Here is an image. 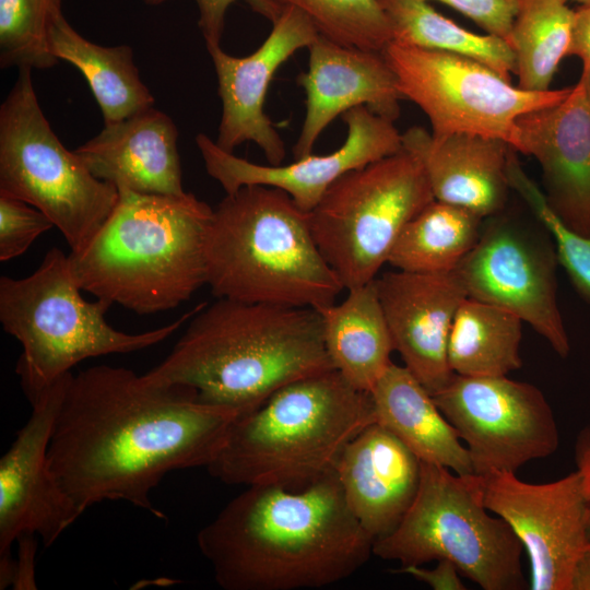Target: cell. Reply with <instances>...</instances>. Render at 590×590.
<instances>
[{
	"label": "cell",
	"instance_id": "6da1fadb",
	"mask_svg": "<svg viewBox=\"0 0 590 590\" xmlns=\"http://www.w3.org/2000/svg\"><path fill=\"white\" fill-rule=\"evenodd\" d=\"M239 413L180 385L97 365L71 374L48 447L50 469L84 512L123 500L163 518L150 494L172 471L208 467Z\"/></svg>",
	"mask_w": 590,
	"mask_h": 590
},
{
	"label": "cell",
	"instance_id": "7a4b0ae2",
	"mask_svg": "<svg viewBox=\"0 0 590 590\" xmlns=\"http://www.w3.org/2000/svg\"><path fill=\"white\" fill-rule=\"evenodd\" d=\"M197 543L225 590H298L355 574L374 539L333 471L299 489L247 486L198 532Z\"/></svg>",
	"mask_w": 590,
	"mask_h": 590
},
{
	"label": "cell",
	"instance_id": "3957f363",
	"mask_svg": "<svg viewBox=\"0 0 590 590\" xmlns=\"http://www.w3.org/2000/svg\"><path fill=\"white\" fill-rule=\"evenodd\" d=\"M334 369L317 309L216 298L203 304L167 357L142 375L247 413L281 387Z\"/></svg>",
	"mask_w": 590,
	"mask_h": 590
},
{
	"label": "cell",
	"instance_id": "277c9868",
	"mask_svg": "<svg viewBox=\"0 0 590 590\" xmlns=\"http://www.w3.org/2000/svg\"><path fill=\"white\" fill-rule=\"evenodd\" d=\"M118 202L88 245L68 255L84 292L135 314L173 309L206 284L213 209L196 196L118 190Z\"/></svg>",
	"mask_w": 590,
	"mask_h": 590
},
{
	"label": "cell",
	"instance_id": "5b68a950",
	"mask_svg": "<svg viewBox=\"0 0 590 590\" xmlns=\"http://www.w3.org/2000/svg\"><path fill=\"white\" fill-rule=\"evenodd\" d=\"M373 423L369 392L337 369L317 373L237 416L206 468L226 484L299 489L333 472L346 445Z\"/></svg>",
	"mask_w": 590,
	"mask_h": 590
},
{
	"label": "cell",
	"instance_id": "8992f818",
	"mask_svg": "<svg viewBox=\"0 0 590 590\" xmlns=\"http://www.w3.org/2000/svg\"><path fill=\"white\" fill-rule=\"evenodd\" d=\"M205 258L216 298L320 310L344 290L314 239L308 212L271 186L226 193L213 210Z\"/></svg>",
	"mask_w": 590,
	"mask_h": 590
},
{
	"label": "cell",
	"instance_id": "52a82bcc",
	"mask_svg": "<svg viewBox=\"0 0 590 590\" xmlns=\"http://www.w3.org/2000/svg\"><path fill=\"white\" fill-rule=\"evenodd\" d=\"M81 291L68 255L57 247L47 251L31 275L0 279V322L22 345L15 371L31 404L80 362L155 345L203 305L161 328L127 333L107 322L110 304L88 302Z\"/></svg>",
	"mask_w": 590,
	"mask_h": 590
},
{
	"label": "cell",
	"instance_id": "ba28073f",
	"mask_svg": "<svg viewBox=\"0 0 590 590\" xmlns=\"http://www.w3.org/2000/svg\"><path fill=\"white\" fill-rule=\"evenodd\" d=\"M421 480L396 529L374 541L373 554L401 567L448 559L484 590H522L523 546L484 504L479 475L421 461Z\"/></svg>",
	"mask_w": 590,
	"mask_h": 590
},
{
	"label": "cell",
	"instance_id": "9c48e42d",
	"mask_svg": "<svg viewBox=\"0 0 590 590\" xmlns=\"http://www.w3.org/2000/svg\"><path fill=\"white\" fill-rule=\"evenodd\" d=\"M31 71L19 69L0 107V192L42 211L78 252L104 225L119 191L61 143L40 108Z\"/></svg>",
	"mask_w": 590,
	"mask_h": 590
},
{
	"label": "cell",
	"instance_id": "30bf717a",
	"mask_svg": "<svg viewBox=\"0 0 590 590\" xmlns=\"http://www.w3.org/2000/svg\"><path fill=\"white\" fill-rule=\"evenodd\" d=\"M433 200L420 158L402 148L333 182L308 212L309 225L349 290L377 278L403 227Z\"/></svg>",
	"mask_w": 590,
	"mask_h": 590
},
{
	"label": "cell",
	"instance_id": "8fae6325",
	"mask_svg": "<svg viewBox=\"0 0 590 590\" xmlns=\"http://www.w3.org/2000/svg\"><path fill=\"white\" fill-rule=\"evenodd\" d=\"M382 54L403 98L428 117L434 139L471 133L511 146L520 116L562 102L571 90L528 91L474 59L397 42Z\"/></svg>",
	"mask_w": 590,
	"mask_h": 590
},
{
	"label": "cell",
	"instance_id": "7c38bea8",
	"mask_svg": "<svg viewBox=\"0 0 590 590\" xmlns=\"http://www.w3.org/2000/svg\"><path fill=\"white\" fill-rule=\"evenodd\" d=\"M433 398L464 442L479 476L516 473L559 447L553 410L532 384L455 374Z\"/></svg>",
	"mask_w": 590,
	"mask_h": 590
},
{
	"label": "cell",
	"instance_id": "4fadbf2b",
	"mask_svg": "<svg viewBox=\"0 0 590 590\" xmlns=\"http://www.w3.org/2000/svg\"><path fill=\"white\" fill-rule=\"evenodd\" d=\"M485 220L455 269L468 297L514 312L566 358L570 342L557 304L555 246L498 214Z\"/></svg>",
	"mask_w": 590,
	"mask_h": 590
},
{
	"label": "cell",
	"instance_id": "5bb4252c",
	"mask_svg": "<svg viewBox=\"0 0 590 590\" xmlns=\"http://www.w3.org/2000/svg\"><path fill=\"white\" fill-rule=\"evenodd\" d=\"M485 507L504 519L530 562L532 590H573L577 565L590 541L583 479L576 471L547 483L516 473L480 476Z\"/></svg>",
	"mask_w": 590,
	"mask_h": 590
},
{
	"label": "cell",
	"instance_id": "9a60e30c",
	"mask_svg": "<svg viewBox=\"0 0 590 590\" xmlns=\"http://www.w3.org/2000/svg\"><path fill=\"white\" fill-rule=\"evenodd\" d=\"M61 377L32 405V413L0 460V588L13 586L11 547L23 536L45 547L83 514L54 475L48 447L69 376Z\"/></svg>",
	"mask_w": 590,
	"mask_h": 590
},
{
	"label": "cell",
	"instance_id": "2e32d148",
	"mask_svg": "<svg viewBox=\"0 0 590 590\" xmlns=\"http://www.w3.org/2000/svg\"><path fill=\"white\" fill-rule=\"evenodd\" d=\"M346 139L332 153H312L290 164L261 165L221 149L203 133L196 137L206 173L226 193L240 187L264 185L285 191L295 203L310 212L328 188L346 173L399 152L402 133L394 121L358 106L345 111Z\"/></svg>",
	"mask_w": 590,
	"mask_h": 590
},
{
	"label": "cell",
	"instance_id": "e0dca14e",
	"mask_svg": "<svg viewBox=\"0 0 590 590\" xmlns=\"http://www.w3.org/2000/svg\"><path fill=\"white\" fill-rule=\"evenodd\" d=\"M309 20L297 9L284 7L260 47L246 57L225 52L221 46L206 48L217 78L222 116L216 144L233 152L253 142L271 165L285 158V144L263 110L270 82L276 70L297 50L318 37Z\"/></svg>",
	"mask_w": 590,
	"mask_h": 590
},
{
	"label": "cell",
	"instance_id": "ac0fdd59",
	"mask_svg": "<svg viewBox=\"0 0 590 590\" xmlns=\"http://www.w3.org/2000/svg\"><path fill=\"white\" fill-rule=\"evenodd\" d=\"M393 349L433 396L455 375L448 340L456 312L468 297L457 272L387 271L374 280Z\"/></svg>",
	"mask_w": 590,
	"mask_h": 590
},
{
	"label": "cell",
	"instance_id": "d6986e66",
	"mask_svg": "<svg viewBox=\"0 0 590 590\" xmlns=\"http://www.w3.org/2000/svg\"><path fill=\"white\" fill-rule=\"evenodd\" d=\"M511 148L538 161L543 194L559 220L590 236V102L580 84L562 102L520 116Z\"/></svg>",
	"mask_w": 590,
	"mask_h": 590
},
{
	"label": "cell",
	"instance_id": "ffe728a7",
	"mask_svg": "<svg viewBox=\"0 0 590 590\" xmlns=\"http://www.w3.org/2000/svg\"><path fill=\"white\" fill-rule=\"evenodd\" d=\"M308 70L298 76L306 93V116L293 148L294 158L312 153L315 143L339 115L366 106L396 120L404 99L382 52L347 47L318 36L308 46Z\"/></svg>",
	"mask_w": 590,
	"mask_h": 590
},
{
	"label": "cell",
	"instance_id": "44dd1931",
	"mask_svg": "<svg viewBox=\"0 0 590 590\" xmlns=\"http://www.w3.org/2000/svg\"><path fill=\"white\" fill-rule=\"evenodd\" d=\"M421 460L384 426L373 423L344 448L335 474L345 500L375 540L392 532L410 508Z\"/></svg>",
	"mask_w": 590,
	"mask_h": 590
},
{
	"label": "cell",
	"instance_id": "7402d4cb",
	"mask_svg": "<svg viewBox=\"0 0 590 590\" xmlns=\"http://www.w3.org/2000/svg\"><path fill=\"white\" fill-rule=\"evenodd\" d=\"M178 130L152 107L103 130L74 152L98 179L118 190L179 196L182 188Z\"/></svg>",
	"mask_w": 590,
	"mask_h": 590
},
{
	"label": "cell",
	"instance_id": "603a6c76",
	"mask_svg": "<svg viewBox=\"0 0 590 590\" xmlns=\"http://www.w3.org/2000/svg\"><path fill=\"white\" fill-rule=\"evenodd\" d=\"M402 146L420 158L435 200L484 220L505 208L514 149L506 141L471 133L434 139L424 128L412 127L402 133Z\"/></svg>",
	"mask_w": 590,
	"mask_h": 590
},
{
	"label": "cell",
	"instance_id": "cb8c5ba5",
	"mask_svg": "<svg viewBox=\"0 0 590 590\" xmlns=\"http://www.w3.org/2000/svg\"><path fill=\"white\" fill-rule=\"evenodd\" d=\"M376 423L421 461L460 475H476L468 449L434 401L405 367L393 362L369 392Z\"/></svg>",
	"mask_w": 590,
	"mask_h": 590
},
{
	"label": "cell",
	"instance_id": "d4e9b609",
	"mask_svg": "<svg viewBox=\"0 0 590 590\" xmlns=\"http://www.w3.org/2000/svg\"><path fill=\"white\" fill-rule=\"evenodd\" d=\"M346 291L341 303L318 310L324 346L334 369L370 392L392 363L393 343L374 281Z\"/></svg>",
	"mask_w": 590,
	"mask_h": 590
},
{
	"label": "cell",
	"instance_id": "484cf974",
	"mask_svg": "<svg viewBox=\"0 0 590 590\" xmlns=\"http://www.w3.org/2000/svg\"><path fill=\"white\" fill-rule=\"evenodd\" d=\"M49 45L57 59L66 60L81 71L105 125L154 105L153 95L140 79L130 46L105 47L87 40L69 24L61 8L51 17Z\"/></svg>",
	"mask_w": 590,
	"mask_h": 590
},
{
	"label": "cell",
	"instance_id": "4316f807",
	"mask_svg": "<svg viewBox=\"0 0 590 590\" xmlns=\"http://www.w3.org/2000/svg\"><path fill=\"white\" fill-rule=\"evenodd\" d=\"M522 320L499 306L463 299L452 321L448 363L453 374L499 377L521 368Z\"/></svg>",
	"mask_w": 590,
	"mask_h": 590
},
{
	"label": "cell",
	"instance_id": "83f0119b",
	"mask_svg": "<svg viewBox=\"0 0 590 590\" xmlns=\"http://www.w3.org/2000/svg\"><path fill=\"white\" fill-rule=\"evenodd\" d=\"M484 219L433 200L399 234L387 263L414 273L453 271L476 244Z\"/></svg>",
	"mask_w": 590,
	"mask_h": 590
},
{
	"label": "cell",
	"instance_id": "f1b7e54d",
	"mask_svg": "<svg viewBox=\"0 0 590 590\" xmlns=\"http://www.w3.org/2000/svg\"><path fill=\"white\" fill-rule=\"evenodd\" d=\"M380 1L392 25V42L464 56L484 63L510 81L511 74L516 73L515 54L504 38L468 31L426 1Z\"/></svg>",
	"mask_w": 590,
	"mask_h": 590
},
{
	"label": "cell",
	"instance_id": "f546056e",
	"mask_svg": "<svg viewBox=\"0 0 590 590\" xmlns=\"http://www.w3.org/2000/svg\"><path fill=\"white\" fill-rule=\"evenodd\" d=\"M508 44L516 58L518 86L550 90L571 38L575 10L567 0H517Z\"/></svg>",
	"mask_w": 590,
	"mask_h": 590
},
{
	"label": "cell",
	"instance_id": "4dcf8cb0",
	"mask_svg": "<svg viewBox=\"0 0 590 590\" xmlns=\"http://www.w3.org/2000/svg\"><path fill=\"white\" fill-rule=\"evenodd\" d=\"M302 12L322 36L337 44L382 52L393 40L380 0H274Z\"/></svg>",
	"mask_w": 590,
	"mask_h": 590
},
{
	"label": "cell",
	"instance_id": "1f68e13d",
	"mask_svg": "<svg viewBox=\"0 0 590 590\" xmlns=\"http://www.w3.org/2000/svg\"><path fill=\"white\" fill-rule=\"evenodd\" d=\"M61 0H0V66L47 69L59 61L50 50L51 17Z\"/></svg>",
	"mask_w": 590,
	"mask_h": 590
},
{
	"label": "cell",
	"instance_id": "d6a6232c",
	"mask_svg": "<svg viewBox=\"0 0 590 590\" xmlns=\"http://www.w3.org/2000/svg\"><path fill=\"white\" fill-rule=\"evenodd\" d=\"M508 180L528 203L554 240L557 261L565 269L575 290L590 304V236L568 228L547 204L543 191L522 169L516 150L508 161Z\"/></svg>",
	"mask_w": 590,
	"mask_h": 590
},
{
	"label": "cell",
	"instance_id": "836d02e7",
	"mask_svg": "<svg viewBox=\"0 0 590 590\" xmlns=\"http://www.w3.org/2000/svg\"><path fill=\"white\" fill-rule=\"evenodd\" d=\"M52 222L32 204L0 192V260L24 253L35 239L50 229Z\"/></svg>",
	"mask_w": 590,
	"mask_h": 590
},
{
	"label": "cell",
	"instance_id": "e575fe53",
	"mask_svg": "<svg viewBox=\"0 0 590 590\" xmlns=\"http://www.w3.org/2000/svg\"><path fill=\"white\" fill-rule=\"evenodd\" d=\"M426 1L429 0H420ZM471 19L487 34L508 42L517 14V0H435Z\"/></svg>",
	"mask_w": 590,
	"mask_h": 590
},
{
	"label": "cell",
	"instance_id": "d590c367",
	"mask_svg": "<svg viewBox=\"0 0 590 590\" xmlns=\"http://www.w3.org/2000/svg\"><path fill=\"white\" fill-rule=\"evenodd\" d=\"M199 10L198 25L206 48L220 46L227 9L236 0H194ZM253 12L273 23L283 11L274 0H244Z\"/></svg>",
	"mask_w": 590,
	"mask_h": 590
},
{
	"label": "cell",
	"instance_id": "8d00e7d4",
	"mask_svg": "<svg viewBox=\"0 0 590 590\" xmlns=\"http://www.w3.org/2000/svg\"><path fill=\"white\" fill-rule=\"evenodd\" d=\"M567 56H577L581 60L582 72L578 83L590 102V4L575 10Z\"/></svg>",
	"mask_w": 590,
	"mask_h": 590
},
{
	"label": "cell",
	"instance_id": "74e56055",
	"mask_svg": "<svg viewBox=\"0 0 590 590\" xmlns=\"http://www.w3.org/2000/svg\"><path fill=\"white\" fill-rule=\"evenodd\" d=\"M397 573L410 575L414 579L428 585L434 590H464L465 587L460 578V573L455 564L448 559L437 560L432 568H423L421 565L400 567Z\"/></svg>",
	"mask_w": 590,
	"mask_h": 590
},
{
	"label": "cell",
	"instance_id": "f35d334b",
	"mask_svg": "<svg viewBox=\"0 0 590 590\" xmlns=\"http://www.w3.org/2000/svg\"><path fill=\"white\" fill-rule=\"evenodd\" d=\"M574 458L576 468L583 479L588 507V531L590 536V425L582 427L577 434L574 445Z\"/></svg>",
	"mask_w": 590,
	"mask_h": 590
},
{
	"label": "cell",
	"instance_id": "ab89813d",
	"mask_svg": "<svg viewBox=\"0 0 590 590\" xmlns=\"http://www.w3.org/2000/svg\"><path fill=\"white\" fill-rule=\"evenodd\" d=\"M573 590H590V541L577 565Z\"/></svg>",
	"mask_w": 590,
	"mask_h": 590
},
{
	"label": "cell",
	"instance_id": "60d3db41",
	"mask_svg": "<svg viewBox=\"0 0 590 590\" xmlns=\"http://www.w3.org/2000/svg\"><path fill=\"white\" fill-rule=\"evenodd\" d=\"M142 1H144L146 4L157 5L169 0H142Z\"/></svg>",
	"mask_w": 590,
	"mask_h": 590
},
{
	"label": "cell",
	"instance_id": "b9f144b4",
	"mask_svg": "<svg viewBox=\"0 0 590 590\" xmlns=\"http://www.w3.org/2000/svg\"><path fill=\"white\" fill-rule=\"evenodd\" d=\"M567 1H574L579 3L580 5H588L590 4V0H567Z\"/></svg>",
	"mask_w": 590,
	"mask_h": 590
}]
</instances>
